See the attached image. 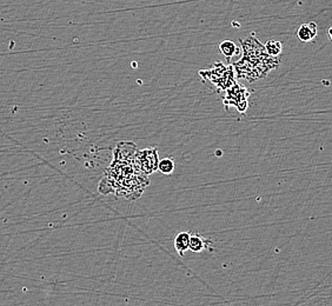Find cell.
Masks as SVG:
<instances>
[{"label":"cell","mask_w":332,"mask_h":306,"mask_svg":"<svg viewBox=\"0 0 332 306\" xmlns=\"http://www.w3.org/2000/svg\"><path fill=\"white\" fill-rule=\"evenodd\" d=\"M136 162L144 173L150 174L155 172L158 167V153L155 148H145L137 152Z\"/></svg>","instance_id":"6da1fadb"},{"label":"cell","mask_w":332,"mask_h":306,"mask_svg":"<svg viewBox=\"0 0 332 306\" xmlns=\"http://www.w3.org/2000/svg\"><path fill=\"white\" fill-rule=\"evenodd\" d=\"M317 33H318V28H317V25L316 23H311L309 24H303L301 26L298 27V31H297V37L299 40H302V42H311L316 38Z\"/></svg>","instance_id":"7a4b0ae2"},{"label":"cell","mask_w":332,"mask_h":306,"mask_svg":"<svg viewBox=\"0 0 332 306\" xmlns=\"http://www.w3.org/2000/svg\"><path fill=\"white\" fill-rule=\"evenodd\" d=\"M190 237H191V235L189 232H180L174 238V249L177 250L179 256H184L185 251L189 250Z\"/></svg>","instance_id":"3957f363"},{"label":"cell","mask_w":332,"mask_h":306,"mask_svg":"<svg viewBox=\"0 0 332 306\" xmlns=\"http://www.w3.org/2000/svg\"><path fill=\"white\" fill-rule=\"evenodd\" d=\"M209 242L210 240L203 238L202 236L191 235V237H190L189 250H191L192 252H202L203 250L209 249V246L206 245V243H209Z\"/></svg>","instance_id":"277c9868"},{"label":"cell","mask_w":332,"mask_h":306,"mask_svg":"<svg viewBox=\"0 0 332 306\" xmlns=\"http://www.w3.org/2000/svg\"><path fill=\"white\" fill-rule=\"evenodd\" d=\"M219 50L226 59H230V58L233 57L237 53L236 44L231 42V40H225V42L220 43Z\"/></svg>","instance_id":"5b68a950"},{"label":"cell","mask_w":332,"mask_h":306,"mask_svg":"<svg viewBox=\"0 0 332 306\" xmlns=\"http://www.w3.org/2000/svg\"><path fill=\"white\" fill-rule=\"evenodd\" d=\"M265 50L270 56L277 57L282 53L283 45L280 42H277V40H269L268 43L265 44Z\"/></svg>","instance_id":"8992f818"},{"label":"cell","mask_w":332,"mask_h":306,"mask_svg":"<svg viewBox=\"0 0 332 306\" xmlns=\"http://www.w3.org/2000/svg\"><path fill=\"white\" fill-rule=\"evenodd\" d=\"M158 170L163 174H171L174 171V162L170 158L162 159L158 163Z\"/></svg>","instance_id":"52a82bcc"},{"label":"cell","mask_w":332,"mask_h":306,"mask_svg":"<svg viewBox=\"0 0 332 306\" xmlns=\"http://www.w3.org/2000/svg\"><path fill=\"white\" fill-rule=\"evenodd\" d=\"M327 35H329L330 39L332 40V26L329 28V30H327Z\"/></svg>","instance_id":"ba28073f"}]
</instances>
